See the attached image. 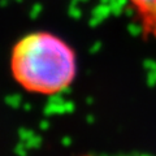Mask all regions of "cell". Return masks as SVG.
<instances>
[{"instance_id":"1","label":"cell","mask_w":156,"mask_h":156,"mask_svg":"<svg viewBox=\"0 0 156 156\" xmlns=\"http://www.w3.org/2000/svg\"><path fill=\"white\" fill-rule=\"evenodd\" d=\"M11 72L27 92L52 96L73 85L78 72L77 52L56 34L34 31L13 47Z\"/></svg>"},{"instance_id":"2","label":"cell","mask_w":156,"mask_h":156,"mask_svg":"<svg viewBox=\"0 0 156 156\" xmlns=\"http://www.w3.org/2000/svg\"><path fill=\"white\" fill-rule=\"evenodd\" d=\"M143 41H156V0H125Z\"/></svg>"},{"instance_id":"3","label":"cell","mask_w":156,"mask_h":156,"mask_svg":"<svg viewBox=\"0 0 156 156\" xmlns=\"http://www.w3.org/2000/svg\"><path fill=\"white\" fill-rule=\"evenodd\" d=\"M113 156H152L148 154H142V152H126V154H117Z\"/></svg>"}]
</instances>
